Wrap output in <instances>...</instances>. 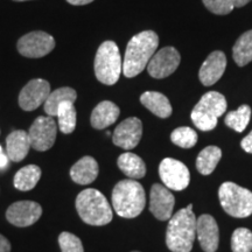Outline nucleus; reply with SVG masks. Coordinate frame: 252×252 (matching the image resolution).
Listing matches in <instances>:
<instances>
[{"label":"nucleus","mask_w":252,"mask_h":252,"mask_svg":"<svg viewBox=\"0 0 252 252\" xmlns=\"http://www.w3.org/2000/svg\"><path fill=\"white\" fill-rule=\"evenodd\" d=\"M69 4L75 5V6H81V5H88L90 2L94 1V0H67Z\"/></svg>","instance_id":"nucleus-36"},{"label":"nucleus","mask_w":252,"mask_h":252,"mask_svg":"<svg viewBox=\"0 0 252 252\" xmlns=\"http://www.w3.org/2000/svg\"><path fill=\"white\" fill-rule=\"evenodd\" d=\"M158 46H159V36L153 31H144L132 37L128 41L123 60L124 76L132 78L143 72L149 64L150 60L156 54Z\"/></svg>","instance_id":"nucleus-1"},{"label":"nucleus","mask_w":252,"mask_h":252,"mask_svg":"<svg viewBox=\"0 0 252 252\" xmlns=\"http://www.w3.org/2000/svg\"><path fill=\"white\" fill-rule=\"evenodd\" d=\"M117 163L119 169L132 180H138L146 175V165L137 154L132 152L123 153L119 156Z\"/></svg>","instance_id":"nucleus-22"},{"label":"nucleus","mask_w":252,"mask_h":252,"mask_svg":"<svg viewBox=\"0 0 252 252\" xmlns=\"http://www.w3.org/2000/svg\"><path fill=\"white\" fill-rule=\"evenodd\" d=\"M132 252H139V251H132Z\"/></svg>","instance_id":"nucleus-39"},{"label":"nucleus","mask_w":252,"mask_h":252,"mask_svg":"<svg viewBox=\"0 0 252 252\" xmlns=\"http://www.w3.org/2000/svg\"><path fill=\"white\" fill-rule=\"evenodd\" d=\"M251 108L248 104H243L237 110L226 113L224 123L228 127L232 128L236 132H243L250 123Z\"/></svg>","instance_id":"nucleus-28"},{"label":"nucleus","mask_w":252,"mask_h":252,"mask_svg":"<svg viewBox=\"0 0 252 252\" xmlns=\"http://www.w3.org/2000/svg\"><path fill=\"white\" fill-rule=\"evenodd\" d=\"M94 75L100 83L113 86L123 72V61L118 46L113 41H105L99 46L94 58Z\"/></svg>","instance_id":"nucleus-6"},{"label":"nucleus","mask_w":252,"mask_h":252,"mask_svg":"<svg viewBox=\"0 0 252 252\" xmlns=\"http://www.w3.org/2000/svg\"><path fill=\"white\" fill-rule=\"evenodd\" d=\"M143 135V123L139 118L130 117L123 121L115 128L112 141L116 146L124 150H132L139 144Z\"/></svg>","instance_id":"nucleus-14"},{"label":"nucleus","mask_w":252,"mask_h":252,"mask_svg":"<svg viewBox=\"0 0 252 252\" xmlns=\"http://www.w3.org/2000/svg\"><path fill=\"white\" fill-rule=\"evenodd\" d=\"M231 250L234 252L252 251V231L247 228H238L231 236Z\"/></svg>","instance_id":"nucleus-30"},{"label":"nucleus","mask_w":252,"mask_h":252,"mask_svg":"<svg viewBox=\"0 0 252 252\" xmlns=\"http://www.w3.org/2000/svg\"><path fill=\"white\" fill-rule=\"evenodd\" d=\"M55 48V39L42 31L31 32L21 36L17 43V49L28 59H40L49 54Z\"/></svg>","instance_id":"nucleus-8"},{"label":"nucleus","mask_w":252,"mask_h":252,"mask_svg":"<svg viewBox=\"0 0 252 252\" xmlns=\"http://www.w3.org/2000/svg\"><path fill=\"white\" fill-rule=\"evenodd\" d=\"M226 68V58L224 53L216 50L213 52L201 65L198 78L204 87L215 84L223 76Z\"/></svg>","instance_id":"nucleus-17"},{"label":"nucleus","mask_w":252,"mask_h":252,"mask_svg":"<svg viewBox=\"0 0 252 252\" xmlns=\"http://www.w3.org/2000/svg\"><path fill=\"white\" fill-rule=\"evenodd\" d=\"M59 128L62 133L70 134L76 127V109L72 102H64L59 106L58 110Z\"/></svg>","instance_id":"nucleus-27"},{"label":"nucleus","mask_w":252,"mask_h":252,"mask_svg":"<svg viewBox=\"0 0 252 252\" xmlns=\"http://www.w3.org/2000/svg\"><path fill=\"white\" fill-rule=\"evenodd\" d=\"M42 215V208L33 201H18L6 210V219L11 224L19 228L30 226L37 222Z\"/></svg>","instance_id":"nucleus-13"},{"label":"nucleus","mask_w":252,"mask_h":252,"mask_svg":"<svg viewBox=\"0 0 252 252\" xmlns=\"http://www.w3.org/2000/svg\"><path fill=\"white\" fill-rule=\"evenodd\" d=\"M241 146L247 153L252 154V131L241 141Z\"/></svg>","instance_id":"nucleus-33"},{"label":"nucleus","mask_w":252,"mask_h":252,"mask_svg":"<svg viewBox=\"0 0 252 252\" xmlns=\"http://www.w3.org/2000/svg\"><path fill=\"white\" fill-rule=\"evenodd\" d=\"M232 58L239 67H245L252 61V30L245 32L236 41L232 48Z\"/></svg>","instance_id":"nucleus-26"},{"label":"nucleus","mask_w":252,"mask_h":252,"mask_svg":"<svg viewBox=\"0 0 252 252\" xmlns=\"http://www.w3.org/2000/svg\"><path fill=\"white\" fill-rule=\"evenodd\" d=\"M219 198L223 210L230 216L244 219L252 214V191L234 182L220 185Z\"/></svg>","instance_id":"nucleus-7"},{"label":"nucleus","mask_w":252,"mask_h":252,"mask_svg":"<svg viewBox=\"0 0 252 252\" xmlns=\"http://www.w3.org/2000/svg\"><path fill=\"white\" fill-rule=\"evenodd\" d=\"M175 197L166 186L156 184L151 188L150 212L159 220H168L173 216Z\"/></svg>","instance_id":"nucleus-15"},{"label":"nucleus","mask_w":252,"mask_h":252,"mask_svg":"<svg viewBox=\"0 0 252 252\" xmlns=\"http://www.w3.org/2000/svg\"><path fill=\"white\" fill-rule=\"evenodd\" d=\"M159 175L163 186L169 190L181 191L190 182V173L187 166L173 158H165L159 166Z\"/></svg>","instance_id":"nucleus-10"},{"label":"nucleus","mask_w":252,"mask_h":252,"mask_svg":"<svg viewBox=\"0 0 252 252\" xmlns=\"http://www.w3.org/2000/svg\"><path fill=\"white\" fill-rule=\"evenodd\" d=\"M196 236L204 252H216L220 243V230L212 215L203 214L196 220Z\"/></svg>","instance_id":"nucleus-16"},{"label":"nucleus","mask_w":252,"mask_h":252,"mask_svg":"<svg viewBox=\"0 0 252 252\" xmlns=\"http://www.w3.org/2000/svg\"><path fill=\"white\" fill-rule=\"evenodd\" d=\"M76 210L81 220L89 225H106L113 219L108 198L94 188L84 189L77 195Z\"/></svg>","instance_id":"nucleus-4"},{"label":"nucleus","mask_w":252,"mask_h":252,"mask_svg":"<svg viewBox=\"0 0 252 252\" xmlns=\"http://www.w3.org/2000/svg\"><path fill=\"white\" fill-rule=\"evenodd\" d=\"M222 158V151L217 146H208L198 153L196 168L202 175H209L215 171L217 163Z\"/></svg>","instance_id":"nucleus-25"},{"label":"nucleus","mask_w":252,"mask_h":252,"mask_svg":"<svg viewBox=\"0 0 252 252\" xmlns=\"http://www.w3.org/2000/svg\"><path fill=\"white\" fill-rule=\"evenodd\" d=\"M58 134V125L54 118L40 116L34 121L28 131V137L34 150L45 152L53 147Z\"/></svg>","instance_id":"nucleus-9"},{"label":"nucleus","mask_w":252,"mask_h":252,"mask_svg":"<svg viewBox=\"0 0 252 252\" xmlns=\"http://www.w3.org/2000/svg\"><path fill=\"white\" fill-rule=\"evenodd\" d=\"M203 5L214 14L225 15L234 9V5L230 0H202Z\"/></svg>","instance_id":"nucleus-32"},{"label":"nucleus","mask_w":252,"mask_h":252,"mask_svg":"<svg viewBox=\"0 0 252 252\" xmlns=\"http://www.w3.org/2000/svg\"><path fill=\"white\" fill-rule=\"evenodd\" d=\"M98 162L93 157H83L70 168V178L78 185H90L98 176Z\"/></svg>","instance_id":"nucleus-20"},{"label":"nucleus","mask_w":252,"mask_h":252,"mask_svg":"<svg viewBox=\"0 0 252 252\" xmlns=\"http://www.w3.org/2000/svg\"><path fill=\"white\" fill-rule=\"evenodd\" d=\"M0 252H11V243L1 234H0Z\"/></svg>","instance_id":"nucleus-35"},{"label":"nucleus","mask_w":252,"mask_h":252,"mask_svg":"<svg viewBox=\"0 0 252 252\" xmlns=\"http://www.w3.org/2000/svg\"><path fill=\"white\" fill-rule=\"evenodd\" d=\"M196 237V217L188 204L168 220L166 245L172 252H190Z\"/></svg>","instance_id":"nucleus-2"},{"label":"nucleus","mask_w":252,"mask_h":252,"mask_svg":"<svg viewBox=\"0 0 252 252\" xmlns=\"http://www.w3.org/2000/svg\"><path fill=\"white\" fill-rule=\"evenodd\" d=\"M226 111V99L217 91L204 94L194 106L190 118L193 124L201 131H212L217 126L220 116Z\"/></svg>","instance_id":"nucleus-5"},{"label":"nucleus","mask_w":252,"mask_h":252,"mask_svg":"<svg viewBox=\"0 0 252 252\" xmlns=\"http://www.w3.org/2000/svg\"><path fill=\"white\" fill-rule=\"evenodd\" d=\"M230 1L232 2L234 7H243V6L249 4L251 0H230Z\"/></svg>","instance_id":"nucleus-37"},{"label":"nucleus","mask_w":252,"mask_h":252,"mask_svg":"<svg viewBox=\"0 0 252 252\" xmlns=\"http://www.w3.org/2000/svg\"><path fill=\"white\" fill-rule=\"evenodd\" d=\"M50 93L49 82L41 78L32 80L20 91L19 105L24 111H33L46 102Z\"/></svg>","instance_id":"nucleus-12"},{"label":"nucleus","mask_w":252,"mask_h":252,"mask_svg":"<svg viewBox=\"0 0 252 252\" xmlns=\"http://www.w3.org/2000/svg\"><path fill=\"white\" fill-rule=\"evenodd\" d=\"M140 103L159 118H168L172 115V105L165 94L157 91H146L140 96Z\"/></svg>","instance_id":"nucleus-21"},{"label":"nucleus","mask_w":252,"mask_h":252,"mask_svg":"<svg viewBox=\"0 0 252 252\" xmlns=\"http://www.w3.org/2000/svg\"><path fill=\"white\" fill-rule=\"evenodd\" d=\"M32 149L28 132L17 130L11 132L6 138V154L14 162L23 161Z\"/></svg>","instance_id":"nucleus-18"},{"label":"nucleus","mask_w":252,"mask_h":252,"mask_svg":"<svg viewBox=\"0 0 252 252\" xmlns=\"http://www.w3.org/2000/svg\"><path fill=\"white\" fill-rule=\"evenodd\" d=\"M9 159L7 157V154L4 152V150H2V147L0 146V171H4L8 167V162Z\"/></svg>","instance_id":"nucleus-34"},{"label":"nucleus","mask_w":252,"mask_h":252,"mask_svg":"<svg viewBox=\"0 0 252 252\" xmlns=\"http://www.w3.org/2000/svg\"><path fill=\"white\" fill-rule=\"evenodd\" d=\"M111 200L115 212L124 219H134L139 216L146 206L144 187L132 179L119 181L113 187Z\"/></svg>","instance_id":"nucleus-3"},{"label":"nucleus","mask_w":252,"mask_h":252,"mask_svg":"<svg viewBox=\"0 0 252 252\" xmlns=\"http://www.w3.org/2000/svg\"><path fill=\"white\" fill-rule=\"evenodd\" d=\"M119 115H121V110L118 105L110 100H103L97 104L96 108L93 110L90 117L91 126L96 130H104L117 121Z\"/></svg>","instance_id":"nucleus-19"},{"label":"nucleus","mask_w":252,"mask_h":252,"mask_svg":"<svg viewBox=\"0 0 252 252\" xmlns=\"http://www.w3.org/2000/svg\"><path fill=\"white\" fill-rule=\"evenodd\" d=\"M77 98V93L72 88L69 87H63L59 88L55 91H52L49 94L48 98L46 99V102L43 103V108L45 111L50 117H55L58 115L59 106L64 102H72L75 103V100Z\"/></svg>","instance_id":"nucleus-23"},{"label":"nucleus","mask_w":252,"mask_h":252,"mask_svg":"<svg viewBox=\"0 0 252 252\" xmlns=\"http://www.w3.org/2000/svg\"><path fill=\"white\" fill-rule=\"evenodd\" d=\"M198 135L196 131L188 126L175 128L171 134L172 143L181 149H191L197 143Z\"/></svg>","instance_id":"nucleus-29"},{"label":"nucleus","mask_w":252,"mask_h":252,"mask_svg":"<svg viewBox=\"0 0 252 252\" xmlns=\"http://www.w3.org/2000/svg\"><path fill=\"white\" fill-rule=\"evenodd\" d=\"M59 244L61 252H84L81 239L71 232H61L59 236Z\"/></svg>","instance_id":"nucleus-31"},{"label":"nucleus","mask_w":252,"mask_h":252,"mask_svg":"<svg viewBox=\"0 0 252 252\" xmlns=\"http://www.w3.org/2000/svg\"><path fill=\"white\" fill-rule=\"evenodd\" d=\"M180 53L174 47H165L156 53L147 64V71L153 78L168 77L178 69L180 64Z\"/></svg>","instance_id":"nucleus-11"},{"label":"nucleus","mask_w":252,"mask_h":252,"mask_svg":"<svg viewBox=\"0 0 252 252\" xmlns=\"http://www.w3.org/2000/svg\"><path fill=\"white\" fill-rule=\"evenodd\" d=\"M13 1H28V0H13Z\"/></svg>","instance_id":"nucleus-38"},{"label":"nucleus","mask_w":252,"mask_h":252,"mask_svg":"<svg viewBox=\"0 0 252 252\" xmlns=\"http://www.w3.org/2000/svg\"><path fill=\"white\" fill-rule=\"evenodd\" d=\"M41 168L36 165H28L19 169L14 176V187L18 190L28 191L32 190L39 182L41 178Z\"/></svg>","instance_id":"nucleus-24"}]
</instances>
